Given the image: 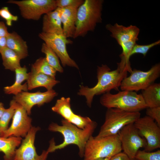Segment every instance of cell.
<instances>
[{
	"mask_svg": "<svg viewBox=\"0 0 160 160\" xmlns=\"http://www.w3.org/2000/svg\"><path fill=\"white\" fill-rule=\"evenodd\" d=\"M5 109L4 104L0 102V118L2 115Z\"/></svg>",
	"mask_w": 160,
	"mask_h": 160,
	"instance_id": "cell-37",
	"label": "cell"
},
{
	"mask_svg": "<svg viewBox=\"0 0 160 160\" xmlns=\"http://www.w3.org/2000/svg\"><path fill=\"white\" fill-rule=\"evenodd\" d=\"M89 117H84L74 113L68 121L78 128L84 129L92 121Z\"/></svg>",
	"mask_w": 160,
	"mask_h": 160,
	"instance_id": "cell-28",
	"label": "cell"
},
{
	"mask_svg": "<svg viewBox=\"0 0 160 160\" xmlns=\"http://www.w3.org/2000/svg\"><path fill=\"white\" fill-rule=\"evenodd\" d=\"M41 52L45 55V58L49 65L57 71L63 72V69L60 64L59 58L52 49L45 43L41 46Z\"/></svg>",
	"mask_w": 160,
	"mask_h": 160,
	"instance_id": "cell-26",
	"label": "cell"
},
{
	"mask_svg": "<svg viewBox=\"0 0 160 160\" xmlns=\"http://www.w3.org/2000/svg\"><path fill=\"white\" fill-rule=\"evenodd\" d=\"M160 44V40L146 45H139L136 43L133 46L131 52L130 57L136 54H141L145 57L150 49Z\"/></svg>",
	"mask_w": 160,
	"mask_h": 160,
	"instance_id": "cell-30",
	"label": "cell"
},
{
	"mask_svg": "<svg viewBox=\"0 0 160 160\" xmlns=\"http://www.w3.org/2000/svg\"><path fill=\"white\" fill-rule=\"evenodd\" d=\"M140 115V112H130L115 108H107L104 122L95 137H100L117 134L125 126L134 123Z\"/></svg>",
	"mask_w": 160,
	"mask_h": 160,
	"instance_id": "cell-6",
	"label": "cell"
},
{
	"mask_svg": "<svg viewBox=\"0 0 160 160\" xmlns=\"http://www.w3.org/2000/svg\"><path fill=\"white\" fill-rule=\"evenodd\" d=\"M143 98L147 108L160 106V84L153 83L142 90Z\"/></svg>",
	"mask_w": 160,
	"mask_h": 160,
	"instance_id": "cell-22",
	"label": "cell"
},
{
	"mask_svg": "<svg viewBox=\"0 0 160 160\" xmlns=\"http://www.w3.org/2000/svg\"><path fill=\"white\" fill-rule=\"evenodd\" d=\"M7 28L5 23L0 22V37H6L8 33Z\"/></svg>",
	"mask_w": 160,
	"mask_h": 160,
	"instance_id": "cell-35",
	"label": "cell"
},
{
	"mask_svg": "<svg viewBox=\"0 0 160 160\" xmlns=\"http://www.w3.org/2000/svg\"><path fill=\"white\" fill-rule=\"evenodd\" d=\"M31 71L43 73L55 79L57 71L49 65L45 57H41L32 64Z\"/></svg>",
	"mask_w": 160,
	"mask_h": 160,
	"instance_id": "cell-25",
	"label": "cell"
},
{
	"mask_svg": "<svg viewBox=\"0 0 160 160\" xmlns=\"http://www.w3.org/2000/svg\"><path fill=\"white\" fill-rule=\"evenodd\" d=\"M118 134L123 152L131 160H135V155L140 148L146 146L145 140L140 135L134 123L125 126Z\"/></svg>",
	"mask_w": 160,
	"mask_h": 160,
	"instance_id": "cell-9",
	"label": "cell"
},
{
	"mask_svg": "<svg viewBox=\"0 0 160 160\" xmlns=\"http://www.w3.org/2000/svg\"><path fill=\"white\" fill-rule=\"evenodd\" d=\"M122 151L118 134L100 137L92 136L85 145L83 160L111 157Z\"/></svg>",
	"mask_w": 160,
	"mask_h": 160,
	"instance_id": "cell-5",
	"label": "cell"
},
{
	"mask_svg": "<svg viewBox=\"0 0 160 160\" xmlns=\"http://www.w3.org/2000/svg\"><path fill=\"white\" fill-rule=\"evenodd\" d=\"M60 14V9L57 8L44 15L43 18L42 32L63 35Z\"/></svg>",
	"mask_w": 160,
	"mask_h": 160,
	"instance_id": "cell-16",
	"label": "cell"
},
{
	"mask_svg": "<svg viewBox=\"0 0 160 160\" xmlns=\"http://www.w3.org/2000/svg\"><path fill=\"white\" fill-rule=\"evenodd\" d=\"M7 3L17 5L23 18L35 20H39L42 15L57 8L55 0H10Z\"/></svg>",
	"mask_w": 160,
	"mask_h": 160,
	"instance_id": "cell-8",
	"label": "cell"
},
{
	"mask_svg": "<svg viewBox=\"0 0 160 160\" xmlns=\"http://www.w3.org/2000/svg\"><path fill=\"white\" fill-rule=\"evenodd\" d=\"M78 8L75 7L60 8L63 35L68 38H73L74 35Z\"/></svg>",
	"mask_w": 160,
	"mask_h": 160,
	"instance_id": "cell-17",
	"label": "cell"
},
{
	"mask_svg": "<svg viewBox=\"0 0 160 160\" xmlns=\"http://www.w3.org/2000/svg\"><path fill=\"white\" fill-rule=\"evenodd\" d=\"M61 122V125L51 123L48 129L51 132L61 133L63 136V141L61 143L56 145L54 140L52 139L50 142L47 151L49 153H51L63 148L69 145H75L79 148L80 157H83L86 144L97 128V123L93 121L85 128L82 129L63 119Z\"/></svg>",
	"mask_w": 160,
	"mask_h": 160,
	"instance_id": "cell-2",
	"label": "cell"
},
{
	"mask_svg": "<svg viewBox=\"0 0 160 160\" xmlns=\"http://www.w3.org/2000/svg\"><path fill=\"white\" fill-rule=\"evenodd\" d=\"M134 125L146 141L145 151L150 152L160 148V127L153 119L147 116L140 117Z\"/></svg>",
	"mask_w": 160,
	"mask_h": 160,
	"instance_id": "cell-10",
	"label": "cell"
},
{
	"mask_svg": "<svg viewBox=\"0 0 160 160\" xmlns=\"http://www.w3.org/2000/svg\"><path fill=\"white\" fill-rule=\"evenodd\" d=\"M111 157L99 158L94 159V160H109Z\"/></svg>",
	"mask_w": 160,
	"mask_h": 160,
	"instance_id": "cell-38",
	"label": "cell"
},
{
	"mask_svg": "<svg viewBox=\"0 0 160 160\" xmlns=\"http://www.w3.org/2000/svg\"><path fill=\"white\" fill-rule=\"evenodd\" d=\"M57 95V93L53 89L44 92H22L15 95L13 99L22 105L29 115L33 106L37 105L40 106L45 103H48Z\"/></svg>",
	"mask_w": 160,
	"mask_h": 160,
	"instance_id": "cell-14",
	"label": "cell"
},
{
	"mask_svg": "<svg viewBox=\"0 0 160 160\" xmlns=\"http://www.w3.org/2000/svg\"><path fill=\"white\" fill-rule=\"evenodd\" d=\"M105 28L111 33V36L116 39L119 45L130 41H136L138 40L140 30L135 25H130L126 27L116 23L114 25L106 24Z\"/></svg>",
	"mask_w": 160,
	"mask_h": 160,
	"instance_id": "cell-15",
	"label": "cell"
},
{
	"mask_svg": "<svg viewBox=\"0 0 160 160\" xmlns=\"http://www.w3.org/2000/svg\"><path fill=\"white\" fill-rule=\"evenodd\" d=\"M0 17L5 20L7 25L9 26H12L13 21H17L18 19V16L12 15L7 7L0 9Z\"/></svg>",
	"mask_w": 160,
	"mask_h": 160,
	"instance_id": "cell-31",
	"label": "cell"
},
{
	"mask_svg": "<svg viewBox=\"0 0 160 160\" xmlns=\"http://www.w3.org/2000/svg\"><path fill=\"white\" fill-rule=\"evenodd\" d=\"M6 47V37H0V52Z\"/></svg>",
	"mask_w": 160,
	"mask_h": 160,
	"instance_id": "cell-36",
	"label": "cell"
},
{
	"mask_svg": "<svg viewBox=\"0 0 160 160\" xmlns=\"http://www.w3.org/2000/svg\"><path fill=\"white\" fill-rule=\"evenodd\" d=\"M29 116L25 109L17 103L12 124L1 137H25L32 127V119Z\"/></svg>",
	"mask_w": 160,
	"mask_h": 160,
	"instance_id": "cell-12",
	"label": "cell"
},
{
	"mask_svg": "<svg viewBox=\"0 0 160 160\" xmlns=\"http://www.w3.org/2000/svg\"><path fill=\"white\" fill-rule=\"evenodd\" d=\"M127 72L128 70L124 61L121 59L118 63L117 68L114 70L111 71L106 65L98 66L97 84L91 88L80 85L78 94L84 96L87 105L91 107L95 95L110 92L112 89L118 90L123 80L127 76Z\"/></svg>",
	"mask_w": 160,
	"mask_h": 160,
	"instance_id": "cell-1",
	"label": "cell"
},
{
	"mask_svg": "<svg viewBox=\"0 0 160 160\" xmlns=\"http://www.w3.org/2000/svg\"><path fill=\"white\" fill-rule=\"evenodd\" d=\"M28 73L26 83L29 90L40 87H44L47 90H51L59 82L55 79L43 73L31 71Z\"/></svg>",
	"mask_w": 160,
	"mask_h": 160,
	"instance_id": "cell-18",
	"label": "cell"
},
{
	"mask_svg": "<svg viewBox=\"0 0 160 160\" xmlns=\"http://www.w3.org/2000/svg\"><path fill=\"white\" fill-rule=\"evenodd\" d=\"M146 113V116L153 119L160 127V106L147 108Z\"/></svg>",
	"mask_w": 160,
	"mask_h": 160,
	"instance_id": "cell-33",
	"label": "cell"
},
{
	"mask_svg": "<svg viewBox=\"0 0 160 160\" xmlns=\"http://www.w3.org/2000/svg\"><path fill=\"white\" fill-rule=\"evenodd\" d=\"M40 129L39 127H32L20 147L16 150L14 160H46L49 153L44 151L38 155L34 145L36 135Z\"/></svg>",
	"mask_w": 160,
	"mask_h": 160,
	"instance_id": "cell-13",
	"label": "cell"
},
{
	"mask_svg": "<svg viewBox=\"0 0 160 160\" xmlns=\"http://www.w3.org/2000/svg\"><path fill=\"white\" fill-rule=\"evenodd\" d=\"M84 0H56L57 8H60L68 7L78 8L84 2Z\"/></svg>",
	"mask_w": 160,
	"mask_h": 160,
	"instance_id": "cell-32",
	"label": "cell"
},
{
	"mask_svg": "<svg viewBox=\"0 0 160 160\" xmlns=\"http://www.w3.org/2000/svg\"><path fill=\"white\" fill-rule=\"evenodd\" d=\"M135 160H160V150L155 152L139 150L135 157Z\"/></svg>",
	"mask_w": 160,
	"mask_h": 160,
	"instance_id": "cell-29",
	"label": "cell"
},
{
	"mask_svg": "<svg viewBox=\"0 0 160 160\" xmlns=\"http://www.w3.org/2000/svg\"><path fill=\"white\" fill-rule=\"evenodd\" d=\"M15 81L13 84L4 88L5 93L7 94H14L15 95L22 92H27L28 87L27 83L22 84L25 80H27L28 73L25 66L16 69L15 71Z\"/></svg>",
	"mask_w": 160,
	"mask_h": 160,
	"instance_id": "cell-19",
	"label": "cell"
},
{
	"mask_svg": "<svg viewBox=\"0 0 160 160\" xmlns=\"http://www.w3.org/2000/svg\"><path fill=\"white\" fill-rule=\"evenodd\" d=\"M20 137L0 136V151L4 154V160H14L16 148L21 144Z\"/></svg>",
	"mask_w": 160,
	"mask_h": 160,
	"instance_id": "cell-21",
	"label": "cell"
},
{
	"mask_svg": "<svg viewBox=\"0 0 160 160\" xmlns=\"http://www.w3.org/2000/svg\"><path fill=\"white\" fill-rule=\"evenodd\" d=\"M39 37L55 52L63 66H66L79 69L76 62L70 57L66 45L72 44L73 41L63 35L47 33L41 32Z\"/></svg>",
	"mask_w": 160,
	"mask_h": 160,
	"instance_id": "cell-11",
	"label": "cell"
},
{
	"mask_svg": "<svg viewBox=\"0 0 160 160\" xmlns=\"http://www.w3.org/2000/svg\"><path fill=\"white\" fill-rule=\"evenodd\" d=\"M17 103L13 99L10 103L9 107L6 109L3 114L0 118V136L8 128L10 120L14 114Z\"/></svg>",
	"mask_w": 160,
	"mask_h": 160,
	"instance_id": "cell-27",
	"label": "cell"
},
{
	"mask_svg": "<svg viewBox=\"0 0 160 160\" xmlns=\"http://www.w3.org/2000/svg\"><path fill=\"white\" fill-rule=\"evenodd\" d=\"M52 111L61 116L63 119L68 121L74 113L72 110L70 97H62L57 100Z\"/></svg>",
	"mask_w": 160,
	"mask_h": 160,
	"instance_id": "cell-24",
	"label": "cell"
},
{
	"mask_svg": "<svg viewBox=\"0 0 160 160\" xmlns=\"http://www.w3.org/2000/svg\"><path fill=\"white\" fill-rule=\"evenodd\" d=\"M100 102L107 108H115L130 112H140L147 108L141 94L127 90L115 94L110 92L103 94Z\"/></svg>",
	"mask_w": 160,
	"mask_h": 160,
	"instance_id": "cell-4",
	"label": "cell"
},
{
	"mask_svg": "<svg viewBox=\"0 0 160 160\" xmlns=\"http://www.w3.org/2000/svg\"><path fill=\"white\" fill-rule=\"evenodd\" d=\"M160 76V64H156L148 70L144 71L134 69L130 75L125 77L121 82V90L137 92L143 90L154 83Z\"/></svg>",
	"mask_w": 160,
	"mask_h": 160,
	"instance_id": "cell-7",
	"label": "cell"
},
{
	"mask_svg": "<svg viewBox=\"0 0 160 160\" xmlns=\"http://www.w3.org/2000/svg\"><path fill=\"white\" fill-rule=\"evenodd\" d=\"M109 160H131L123 152H120L111 156Z\"/></svg>",
	"mask_w": 160,
	"mask_h": 160,
	"instance_id": "cell-34",
	"label": "cell"
},
{
	"mask_svg": "<svg viewBox=\"0 0 160 160\" xmlns=\"http://www.w3.org/2000/svg\"><path fill=\"white\" fill-rule=\"evenodd\" d=\"M5 68L15 71L21 67L19 56L14 51L7 47L0 52Z\"/></svg>",
	"mask_w": 160,
	"mask_h": 160,
	"instance_id": "cell-23",
	"label": "cell"
},
{
	"mask_svg": "<svg viewBox=\"0 0 160 160\" xmlns=\"http://www.w3.org/2000/svg\"><path fill=\"white\" fill-rule=\"evenodd\" d=\"M103 0H85L78 8L76 28L73 38L85 36L89 31H94L102 21Z\"/></svg>",
	"mask_w": 160,
	"mask_h": 160,
	"instance_id": "cell-3",
	"label": "cell"
},
{
	"mask_svg": "<svg viewBox=\"0 0 160 160\" xmlns=\"http://www.w3.org/2000/svg\"><path fill=\"white\" fill-rule=\"evenodd\" d=\"M6 47L16 53L21 59L28 55L26 42L16 32L9 33L6 36Z\"/></svg>",
	"mask_w": 160,
	"mask_h": 160,
	"instance_id": "cell-20",
	"label": "cell"
}]
</instances>
